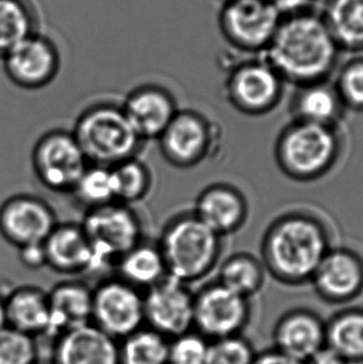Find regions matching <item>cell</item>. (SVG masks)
<instances>
[{
	"mask_svg": "<svg viewBox=\"0 0 363 364\" xmlns=\"http://www.w3.org/2000/svg\"><path fill=\"white\" fill-rule=\"evenodd\" d=\"M337 244L329 220L309 207L296 205L276 214L261 240V257L268 276L288 287L310 285L315 271Z\"/></svg>",
	"mask_w": 363,
	"mask_h": 364,
	"instance_id": "1",
	"label": "cell"
},
{
	"mask_svg": "<svg viewBox=\"0 0 363 364\" xmlns=\"http://www.w3.org/2000/svg\"><path fill=\"white\" fill-rule=\"evenodd\" d=\"M339 46L319 11L284 16L261 55L294 87L332 79L340 65Z\"/></svg>",
	"mask_w": 363,
	"mask_h": 364,
	"instance_id": "2",
	"label": "cell"
},
{
	"mask_svg": "<svg viewBox=\"0 0 363 364\" xmlns=\"http://www.w3.org/2000/svg\"><path fill=\"white\" fill-rule=\"evenodd\" d=\"M346 151L342 126H322L290 119L275 139L274 159L285 177L317 182L337 168Z\"/></svg>",
	"mask_w": 363,
	"mask_h": 364,
	"instance_id": "3",
	"label": "cell"
},
{
	"mask_svg": "<svg viewBox=\"0 0 363 364\" xmlns=\"http://www.w3.org/2000/svg\"><path fill=\"white\" fill-rule=\"evenodd\" d=\"M168 276L191 285L204 280L219 266L224 237L213 232L193 212L173 217L158 242Z\"/></svg>",
	"mask_w": 363,
	"mask_h": 364,
	"instance_id": "4",
	"label": "cell"
},
{
	"mask_svg": "<svg viewBox=\"0 0 363 364\" xmlns=\"http://www.w3.org/2000/svg\"><path fill=\"white\" fill-rule=\"evenodd\" d=\"M73 134L89 164L103 167H113L137 157L143 143L122 107L108 102L85 109L75 122Z\"/></svg>",
	"mask_w": 363,
	"mask_h": 364,
	"instance_id": "5",
	"label": "cell"
},
{
	"mask_svg": "<svg viewBox=\"0 0 363 364\" xmlns=\"http://www.w3.org/2000/svg\"><path fill=\"white\" fill-rule=\"evenodd\" d=\"M286 82L263 56H249L229 66L223 92L238 114L263 117L274 112L285 97Z\"/></svg>",
	"mask_w": 363,
	"mask_h": 364,
	"instance_id": "6",
	"label": "cell"
},
{
	"mask_svg": "<svg viewBox=\"0 0 363 364\" xmlns=\"http://www.w3.org/2000/svg\"><path fill=\"white\" fill-rule=\"evenodd\" d=\"M80 224L93 247L98 270L115 266L120 257L143 242L137 213L122 203L89 209Z\"/></svg>",
	"mask_w": 363,
	"mask_h": 364,
	"instance_id": "7",
	"label": "cell"
},
{
	"mask_svg": "<svg viewBox=\"0 0 363 364\" xmlns=\"http://www.w3.org/2000/svg\"><path fill=\"white\" fill-rule=\"evenodd\" d=\"M281 19L269 0H224L218 11L221 36L233 49L249 56L265 51Z\"/></svg>",
	"mask_w": 363,
	"mask_h": 364,
	"instance_id": "8",
	"label": "cell"
},
{
	"mask_svg": "<svg viewBox=\"0 0 363 364\" xmlns=\"http://www.w3.org/2000/svg\"><path fill=\"white\" fill-rule=\"evenodd\" d=\"M218 123L196 109H179L157 139L162 157L172 167L191 169L219 151Z\"/></svg>",
	"mask_w": 363,
	"mask_h": 364,
	"instance_id": "9",
	"label": "cell"
},
{
	"mask_svg": "<svg viewBox=\"0 0 363 364\" xmlns=\"http://www.w3.org/2000/svg\"><path fill=\"white\" fill-rule=\"evenodd\" d=\"M89 166L74 134L65 129L44 133L31 152L35 177L54 193H73Z\"/></svg>",
	"mask_w": 363,
	"mask_h": 364,
	"instance_id": "10",
	"label": "cell"
},
{
	"mask_svg": "<svg viewBox=\"0 0 363 364\" xmlns=\"http://www.w3.org/2000/svg\"><path fill=\"white\" fill-rule=\"evenodd\" d=\"M251 318V300L211 281L194 294L193 330L206 340L243 335Z\"/></svg>",
	"mask_w": 363,
	"mask_h": 364,
	"instance_id": "11",
	"label": "cell"
},
{
	"mask_svg": "<svg viewBox=\"0 0 363 364\" xmlns=\"http://www.w3.org/2000/svg\"><path fill=\"white\" fill-rule=\"evenodd\" d=\"M91 323L115 340L131 335L144 326L143 291L117 276L101 281L93 289Z\"/></svg>",
	"mask_w": 363,
	"mask_h": 364,
	"instance_id": "12",
	"label": "cell"
},
{
	"mask_svg": "<svg viewBox=\"0 0 363 364\" xmlns=\"http://www.w3.org/2000/svg\"><path fill=\"white\" fill-rule=\"evenodd\" d=\"M321 300L349 306L363 294V255L347 245L335 244L320 262L310 281Z\"/></svg>",
	"mask_w": 363,
	"mask_h": 364,
	"instance_id": "13",
	"label": "cell"
},
{
	"mask_svg": "<svg viewBox=\"0 0 363 364\" xmlns=\"http://www.w3.org/2000/svg\"><path fill=\"white\" fill-rule=\"evenodd\" d=\"M6 77L24 90L44 89L59 75L61 55L53 40L34 33L1 58Z\"/></svg>",
	"mask_w": 363,
	"mask_h": 364,
	"instance_id": "14",
	"label": "cell"
},
{
	"mask_svg": "<svg viewBox=\"0 0 363 364\" xmlns=\"http://www.w3.org/2000/svg\"><path fill=\"white\" fill-rule=\"evenodd\" d=\"M144 326L167 338L193 330L194 292L171 276L143 292Z\"/></svg>",
	"mask_w": 363,
	"mask_h": 364,
	"instance_id": "15",
	"label": "cell"
},
{
	"mask_svg": "<svg viewBox=\"0 0 363 364\" xmlns=\"http://www.w3.org/2000/svg\"><path fill=\"white\" fill-rule=\"evenodd\" d=\"M53 207L31 194H15L0 205V235L10 245L43 244L58 224Z\"/></svg>",
	"mask_w": 363,
	"mask_h": 364,
	"instance_id": "16",
	"label": "cell"
},
{
	"mask_svg": "<svg viewBox=\"0 0 363 364\" xmlns=\"http://www.w3.org/2000/svg\"><path fill=\"white\" fill-rule=\"evenodd\" d=\"M191 212L226 239L246 227L251 217V202L236 184L211 183L198 194Z\"/></svg>",
	"mask_w": 363,
	"mask_h": 364,
	"instance_id": "17",
	"label": "cell"
},
{
	"mask_svg": "<svg viewBox=\"0 0 363 364\" xmlns=\"http://www.w3.org/2000/svg\"><path fill=\"white\" fill-rule=\"evenodd\" d=\"M326 345V321L307 307L285 311L273 328V347L295 360L306 362Z\"/></svg>",
	"mask_w": 363,
	"mask_h": 364,
	"instance_id": "18",
	"label": "cell"
},
{
	"mask_svg": "<svg viewBox=\"0 0 363 364\" xmlns=\"http://www.w3.org/2000/svg\"><path fill=\"white\" fill-rule=\"evenodd\" d=\"M121 107L143 142L157 141L179 111L174 96L154 84L142 85L131 91Z\"/></svg>",
	"mask_w": 363,
	"mask_h": 364,
	"instance_id": "19",
	"label": "cell"
},
{
	"mask_svg": "<svg viewBox=\"0 0 363 364\" xmlns=\"http://www.w3.org/2000/svg\"><path fill=\"white\" fill-rule=\"evenodd\" d=\"M46 267L66 276L98 271L93 247L81 224L58 223L44 242Z\"/></svg>",
	"mask_w": 363,
	"mask_h": 364,
	"instance_id": "20",
	"label": "cell"
},
{
	"mask_svg": "<svg viewBox=\"0 0 363 364\" xmlns=\"http://www.w3.org/2000/svg\"><path fill=\"white\" fill-rule=\"evenodd\" d=\"M51 364H120L118 341L93 323L66 331L53 342Z\"/></svg>",
	"mask_w": 363,
	"mask_h": 364,
	"instance_id": "21",
	"label": "cell"
},
{
	"mask_svg": "<svg viewBox=\"0 0 363 364\" xmlns=\"http://www.w3.org/2000/svg\"><path fill=\"white\" fill-rule=\"evenodd\" d=\"M49 297V328L45 338L54 342L66 331L91 323L93 287L84 281L59 282L48 291Z\"/></svg>",
	"mask_w": 363,
	"mask_h": 364,
	"instance_id": "22",
	"label": "cell"
},
{
	"mask_svg": "<svg viewBox=\"0 0 363 364\" xmlns=\"http://www.w3.org/2000/svg\"><path fill=\"white\" fill-rule=\"evenodd\" d=\"M290 119L322 126H342L344 109L332 80L295 87L290 97Z\"/></svg>",
	"mask_w": 363,
	"mask_h": 364,
	"instance_id": "23",
	"label": "cell"
},
{
	"mask_svg": "<svg viewBox=\"0 0 363 364\" xmlns=\"http://www.w3.org/2000/svg\"><path fill=\"white\" fill-rule=\"evenodd\" d=\"M6 320L14 330L35 338L44 337L50 321L48 291L31 285L11 287L6 296Z\"/></svg>",
	"mask_w": 363,
	"mask_h": 364,
	"instance_id": "24",
	"label": "cell"
},
{
	"mask_svg": "<svg viewBox=\"0 0 363 364\" xmlns=\"http://www.w3.org/2000/svg\"><path fill=\"white\" fill-rule=\"evenodd\" d=\"M341 53H363V0H324L319 11Z\"/></svg>",
	"mask_w": 363,
	"mask_h": 364,
	"instance_id": "25",
	"label": "cell"
},
{
	"mask_svg": "<svg viewBox=\"0 0 363 364\" xmlns=\"http://www.w3.org/2000/svg\"><path fill=\"white\" fill-rule=\"evenodd\" d=\"M115 267L117 277L143 292L168 276L158 244H149L144 240L120 257Z\"/></svg>",
	"mask_w": 363,
	"mask_h": 364,
	"instance_id": "26",
	"label": "cell"
},
{
	"mask_svg": "<svg viewBox=\"0 0 363 364\" xmlns=\"http://www.w3.org/2000/svg\"><path fill=\"white\" fill-rule=\"evenodd\" d=\"M326 345L349 364H363V306H344L326 320Z\"/></svg>",
	"mask_w": 363,
	"mask_h": 364,
	"instance_id": "27",
	"label": "cell"
},
{
	"mask_svg": "<svg viewBox=\"0 0 363 364\" xmlns=\"http://www.w3.org/2000/svg\"><path fill=\"white\" fill-rule=\"evenodd\" d=\"M216 281L246 299L256 297L265 286L268 272L259 256L239 251L221 259Z\"/></svg>",
	"mask_w": 363,
	"mask_h": 364,
	"instance_id": "28",
	"label": "cell"
},
{
	"mask_svg": "<svg viewBox=\"0 0 363 364\" xmlns=\"http://www.w3.org/2000/svg\"><path fill=\"white\" fill-rule=\"evenodd\" d=\"M169 338L143 326L118 341L120 364H168Z\"/></svg>",
	"mask_w": 363,
	"mask_h": 364,
	"instance_id": "29",
	"label": "cell"
},
{
	"mask_svg": "<svg viewBox=\"0 0 363 364\" xmlns=\"http://www.w3.org/2000/svg\"><path fill=\"white\" fill-rule=\"evenodd\" d=\"M36 28V14L28 0H0V59Z\"/></svg>",
	"mask_w": 363,
	"mask_h": 364,
	"instance_id": "30",
	"label": "cell"
},
{
	"mask_svg": "<svg viewBox=\"0 0 363 364\" xmlns=\"http://www.w3.org/2000/svg\"><path fill=\"white\" fill-rule=\"evenodd\" d=\"M111 169L116 202L132 207L133 204L144 200L152 191V172L140 158H130Z\"/></svg>",
	"mask_w": 363,
	"mask_h": 364,
	"instance_id": "31",
	"label": "cell"
},
{
	"mask_svg": "<svg viewBox=\"0 0 363 364\" xmlns=\"http://www.w3.org/2000/svg\"><path fill=\"white\" fill-rule=\"evenodd\" d=\"M71 194L86 210L116 202L112 169L90 164Z\"/></svg>",
	"mask_w": 363,
	"mask_h": 364,
	"instance_id": "32",
	"label": "cell"
},
{
	"mask_svg": "<svg viewBox=\"0 0 363 364\" xmlns=\"http://www.w3.org/2000/svg\"><path fill=\"white\" fill-rule=\"evenodd\" d=\"M332 84L347 112H363V55L357 54L340 64Z\"/></svg>",
	"mask_w": 363,
	"mask_h": 364,
	"instance_id": "33",
	"label": "cell"
},
{
	"mask_svg": "<svg viewBox=\"0 0 363 364\" xmlns=\"http://www.w3.org/2000/svg\"><path fill=\"white\" fill-rule=\"evenodd\" d=\"M38 338L5 327L0 331V364H39Z\"/></svg>",
	"mask_w": 363,
	"mask_h": 364,
	"instance_id": "34",
	"label": "cell"
},
{
	"mask_svg": "<svg viewBox=\"0 0 363 364\" xmlns=\"http://www.w3.org/2000/svg\"><path fill=\"white\" fill-rule=\"evenodd\" d=\"M256 348L244 336L211 341L206 364H254Z\"/></svg>",
	"mask_w": 363,
	"mask_h": 364,
	"instance_id": "35",
	"label": "cell"
},
{
	"mask_svg": "<svg viewBox=\"0 0 363 364\" xmlns=\"http://www.w3.org/2000/svg\"><path fill=\"white\" fill-rule=\"evenodd\" d=\"M211 341L191 330L169 340L168 364H206Z\"/></svg>",
	"mask_w": 363,
	"mask_h": 364,
	"instance_id": "36",
	"label": "cell"
},
{
	"mask_svg": "<svg viewBox=\"0 0 363 364\" xmlns=\"http://www.w3.org/2000/svg\"><path fill=\"white\" fill-rule=\"evenodd\" d=\"M18 256L21 265L29 270H40L43 267H46L44 242L20 247L18 249Z\"/></svg>",
	"mask_w": 363,
	"mask_h": 364,
	"instance_id": "37",
	"label": "cell"
},
{
	"mask_svg": "<svg viewBox=\"0 0 363 364\" xmlns=\"http://www.w3.org/2000/svg\"><path fill=\"white\" fill-rule=\"evenodd\" d=\"M283 18L315 10L316 0H269Z\"/></svg>",
	"mask_w": 363,
	"mask_h": 364,
	"instance_id": "38",
	"label": "cell"
},
{
	"mask_svg": "<svg viewBox=\"0 0 363 364\" xmlns=\"http://www.w3.org/2000/svg\"><path fill=\"white\" fill-rule=\"evenodd\" d=\"M254 364H305V362L295 360L293 357L281 353L275 350L274 347L268 350H261L256 353Z\"/></svg>",
	"mask_w": 363,
	"mask_h": 364,
	"instance_id": "39",
	"label": "cell"
},
{
	"mask_svg": "<svg viewBox=\"0 0 363 364\" xmlns=\"http://www.w3.org/2000/svg\"><path fill=\"white\" fill-rule=\"evenodd\" d=\"M305 364H349L342 355H339L331 347L325 345L310 357Z\"/></svg>",
	"mask_w": 363,
	"mask_h": 364,
	"instance_id": "40",
	"label": "cell"
},
{
	"mask_svg": "<svg viewBox=\"0 0 363 364\" xmlns=\"http://www.w3.org/2000/svg\"><path fill=\"white\" fill-rule=\"evenodd\" d=\"M11 287L6 284H0V331L8 327L6 320V296L9 294Z\"/></svg>",
	"mask_w": 363,
	"mask_h": 364,
	"instance_id": "41",
	"label": "cell"
},
{
	"mask_svg": "<svg viewBox=\"0 0 363 364\" xmlns=\"http://www.w3.org/2000/svg\"><path fill=\"white\" fill-rule=\"evenodd\" d=\"M40 364V363H39Z\"/></svg>",
	"mask_w": 363,
	"mask_h": 364,
	"instance_id": "42",
	"label": "cell"
}]
</instances>
